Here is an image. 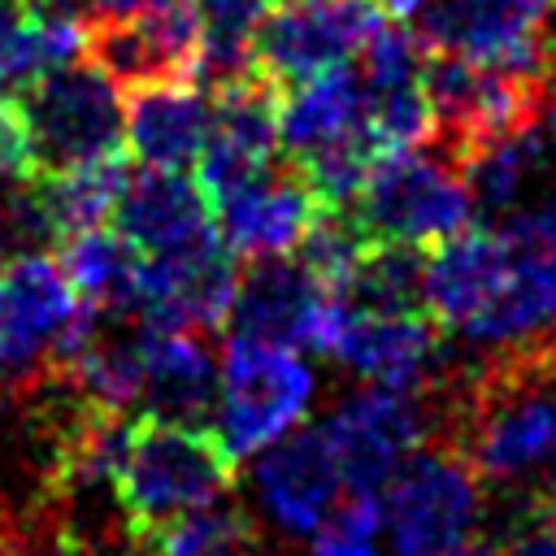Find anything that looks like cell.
I'll use <instances>...</instances> for the list:
<instances>
[{"label":"cell","instance_id":"cell-6","mask_svg":"<svg viewBox=\"0 0 556 556\" xmlns=\"http://www.w3.org/2000/svg\"><path fill=\"white\" fill-rule=\"evenodd\" d=\"M413 30L434 52L543 83L556 78V0H426Z\"/></svg>","mask_w":556,"mask_h":556},{"label":"cell","instance_id":"cell-24","mask_svg":"<svg viewBox=\"0 0 556 556\" xmlns=\"http://www.w3.org/2000/svg\"><path fill=\"white\" fill-rule=\"evenodd\" d=\"M421 269H426V248L369 243L356 256V265L343 274L334 295L352 313H426Z\"/></svg>","mask_w":556,"mask_h":556},{"label":"cell","instance_id":"cell-37","mask_svg":"<svg viewBox=\"0 0 556 556\" xmlns=\"http://www.w3.org/2000/svg\"><path fill=\"white\" fill-rule=\"evenodd\" d=\"M547 139H552V152H556V96H552V109H547Z\"/></svg>","mask_w":556,"mask_h":556},{"label":"cell","instance_id":"cell-30","mask_svg":"<svg viewBox=\"0 0 556 556\" xmlns=\"http://www.w3.org/2000/svg\"><path fill=\"white\" fill-rule=\"evenodd\" d=\"M22 9L39 30L56 35H87L96 17V0H22Z\"/></svg>","mask_w":556,"mask_h":556},{"label":"cell","instance_id":"cell-5","mask_svg":"<svg viewBox=\"0 0 556 556\" xmlns=\"http://www.w3.org/2000/svg\"><path fill=\"white\" fill-rule=\"evenodd\" d=\"M391 556H439L469 539L482 517V473L447 443L413 447L378 491Z\"/></svg>","mask_w":556,"mask_h":556},{"label":"cell","instance_id":"cell-25","mask_svg":"<svg viewBox=\"0 0 556 556\" xmlns=\"http://www.w3.org/2000/svg\"><path fill=\"white\" fill-rule=\"evenodd\" d=\"M126 156H109V161H91V165H74L61 174H30L43 200V213L56 230V239L104 226L122 200L126 187Z\"/></svg>","mask_w":556,"mask_h":556},{"label":"cell","instance_id":"cell-26","mask_svg":"<svg viewBox=\"0 0 556 556\" xmlns=\"http://www.w3.org/2000/svg\"><path fill=\"white\" fill-rule=\"evenodd\" d=\"M539 161H543V148H539L534 126L504 130V135L478 143L469 156H460V174L469 182L473 208L486 217L513 213L521 204L530 178L539 174Z\"/></svg>","mask_w":556,"mask_h":556},{"label":"cell","instance_id":"cell-28","mask_svg":"<svg viewBox=\"0 0 556 556\" xmlns=\"http://www.w3.org/2000/svg\"><path fill=\"white\" fill-rule=\"evenodd\" d=\"M308 556H382V504L378 495H348L313 530Z\"/></svg>","mask_w":556,"mask_h":556},{"label":"cell","instance_id":"cell-7","mask_svg":"<svg viewBox=\"0 0 556 556\" xmlns=\"http://www.w3.org/2000/svg\"><path fill=\"white\" fill-rule=\"evenodd\" d=\"M491 226L500 239V291L460 339L478 348H530L556 326V204L513 208Z\"/></svg>","mask_w":556,"mask_h":556},{"label":"cell","instance_id":"cell-35","mask_svg":"<svg viewBox=\"0 0 556 556\" xmlns=\"http://www.w3.org/2000/svg\"><path fill=\"white\" fill-rule=\"evenodd\" d=\"M382 4V13H391V17H413L426 0H378Z\"/></svg>","mask_w":556,"mask_h":556},{"label":"cell","instance_id":"cell-39","mask_svg":"<svg viewBox=\"0 0 556 556\" xmlns=\"http://www.w3.org/2000/svg\"><path fill=\"white\" fill-rule=\"evenodd\" d=\"M9 530H13V517H4V513H0V543L9 539Z\"/></svg>","mask_w":556,"mask_h":556},{"label":"cell","instance_id":"cell-17","mask_svg":"<svg viewBox=\"0 0 556 556\" xmlns=\"http://www.w3.org/2000/svg\"><path fill=\"white\" fill-rule=\"evenodd\" d=\"M113 222L139 248V256H165L217 230L213 204L200 178L191 182L182 169H152V165H139L135 174H126Z\"/></svg>","mask_w":556,"mask_h":556},{"label":"cell","instance_id":"cell-33","mask_svg":"<svg viewBox=\"0 0 556 556\" xmlns=\"http://www.w3.org/2000/svg\"><path fill=\"white\" fill-rule=\"evenodd\" d=\"M26 22H30V17H26L22 0H0V43H4V39H13Z\"/></svg>","mask_w":556,"mask_h":556},{"label":"cell","instance_id":"cell-32","mask_svg":"<svg viewBox=\"0 0 556 556\" xmlns=\"http://www.w3.org/2000/svg\"><path fill=\"white\" fill-rule=\"evenodd\" d=\"M165 4H178V0H96V17H130V13L165 9Z\"/></svg>","mask_w":556,"mask_h":556},{"label":"cell","instance_id":"cell-13","mask_svg":"<svg viewBox=\"0 0 556 556\" xmlns=\"http://www.w3.org/2000/svg\"><path fill=\"white\" fill-rule=\"evenodd\" d=\"M87 56L126 91L195 78L200 26L187 0L130 17H100L87 30Z\"/></svg>","mask_w":556,"mask_h":556},{"label":"cell","instance_id":"cell-36","mask_svg":"<svg viewBox=\"0 0 556 556\" xmlns=\"http://www.w3.org/2000/svg\"><path fill=\"white\" fill-rule=\"evenodd\" d=\"M539 513H543V517H547V521L556 526V482H552V486L543 491V500H539Z\"/></svg>","mask_w":556,"mask_h":556},{"label":"cell","instance_id":"cell-22","mask_svg":"<svg viewBox=\"0 0 556 556\" xmlns=\"http://www.w3.org/2000/svg\"><path fill=\"white\" fill-rule=\"evenodd\" d=\"M61 269L70 287L100 313H139V269L143 256L122 230H78L61 239Z\"/></svg>","mask_w":556,"mask_h":556},{"label":"cell","instance_id":"cell-4","mask_svg":"<svg viewBox=\"0 0 556 556\" xmlns=\"http://www.w3.org/2000/svg\"><path fill=\"white\" fill-rule=\"evenodd\" d=\"M313 391V369L295 348L230 334L217 361L213 434L235 460L256 456L304 421Z\"/></svg>","mask_w":556,"mask_h":556},{"label":"cell","instance_id":"cell-2","mask_svg":"<svg viewBox=\"0 0 556 556\" xmlns=\"http://www.w3.org/2000/svg\"><path fill=\"white\" fill-rule=\"evenodd\" d=\"M13 104L26 130L30 174L39 178L126 156V100L91 56L52 65Z\"/></svg>","mask_w":556,"mask_h":556},{"label":"cell","instance_id":"cell-31","mask_svg":"<svg viewBox=\"0 0 556 556\" xmlns=\"http://www.w3.org/2000/svg\"><path fill=\"white\" fill-rule=\"evenodd\" d=\"M504 556H556V526L539 513L534 521H526V526L508 539Z\"/></svg>","mask_w":556,"mask_h":556},{"label":"cell","instance_id":"cell-1","mask_svg":"<svg viewBox=\"0 0 556 556\" xmlns=\"http://www.w3.org/2000/svg\"><path fill=\"white\" fill-rule=\"evenodd\" d=\"M235 486V456L204 426H178L143 417L130 426L126 456L113 473L117 508L130 534L143 543L161 526L226 500Z\"/></svg>","mask_w":556,"mask_h":556},{"label":"cell","instance_id":"cell-18","mask_svg":"<svg viewBox=\"0 0 556 556\" xmlns=\"http://www.w3.org/2000/svg\"><path fill=\"white\" fill-rule=\"evenodd\" d=\"M213 130V100L195 78L135 87L126 100V156L152 169H191Z\"/></svg>","mask_w":556,"mask_h":556},{"label":"cell","instance_id":"cell-21","mask_svg":"<svg viewBox=\"0 0 556 556\" xmlns=\"http://www.w3.org/2000/svg\"><path fill=\"white\" fill-rule=\"evenodd\" d=\"M352 135H369L361 70L352 65H334L304 83H291L278 100V148L291 161H304Z\"/></svg>","mask_w":556,"mask_h":556},{"label":"cell","instance_id":"cell-41","mask_svg":"<svg viewBox=\"0 0 556 556\" xmlns=\"http://www.w3.org/2000/svg\"><path fill=\"white\" fill-rule=\"evenodd\" d=\"M269 4H295V0H269Z\"/></svg>","mask_w":556,"mask_h":556},{"label":"cell","instance_id":"cell-12","mask_svg":"<svg viewBox=\"0 0 556 556\" xmlns=\"http://www.w3.org/2000/svg\"><path fill=\"white\" fill-rule=\"evenodd\" d=\"M239 265L235 248L213 230L208 239L143 256L139 269V317L161 330H208L222 326L235 300Z\"/></svg>","mask_w":556,"mask_h":556},{"label":"cell","instance_id":"cell-10","mask_svg":"<svg viewBox=\"0 0 556 556\" xmlns=\"http://www.w3.org/2000/svg\"><path fill=\"white\" fill-rule=\"evenodd\" d=\"M339 317H343L339 295L300 256L274 252V256H252V265L239 269L226 326L230 334L326 356Z\"/></svg>","mask_w":556,"mask_h":556},{"label":"cell","instance_id":"cell-3","mask_svg":"<svg viewBox=\"0 0 556 556\" xmlns=\"http://www.w3.org/2000/svg\"><path fill=\"white\" fill-rule=\"evenodd\" d=\"M348 208L369 235V243L413 248H434L478 217L460 165L443 148L426 143L382 152Z\"/></svg>","mask_w":556,"mask_h":556},{"label":"cell","instance_id":"cell-29","mask_svg":"<svg viewBox=\"0 0 556 556\" xmlns=\"http://www.w3.org/2000/svg\"><path fill=\"white\" fill-rule=\"evenodd\" d=\"M0 556H91V547L65 521H26L9 530Z\"/></svg>","mask_w":556,"mask_h":556},{"label":"cell","instance_id":"cell-14","mask_svg":"<svg viewBox=\"0 0 556 556\" xmlns=\"http://www.w3.org/2000/svg\"><path fill=\"white\" fill-rule=\"evenodd\" d=\"M321 208L326 204L313 195L295 161H269L261 174L213 200V222L217 235L235 248V256H274L295 252Z\"/></svg>","mask_w":556,"mask_h":556},{"label":"cell","instance_id":"cell-23","mask_svg":"<svg viewBox=\"0 0 556 556\" xmlns=\"http://www.w3.org/2000/svg\"><path fill=\"white\" fill-rule=\"evenodd\" d=\"M200 26V87H230L256 70V35L269 17V0H187Z\"/></svg>","mask_w":556,"mask_h":556},{"label":"cell","instance_id":"cell-16","mask_svg":"<svg viewBox=\"0 0 556 556\" xmlns=\"http://www.w3.org/2000/svg\"><path fill=\"white\" fill-rule=\"evenodd\" d=\"M439 326L426 313H352L343 308L330 361L378 387H430L439 374Z\"/></svg>","mask_w":556,"mask_h":556},{"label":"cell","instance_id":"cell-42","mask_svg":"<svg viewBox=\"0 0 556 556\" xmlns=\"http://www.w3.org/2000/svg\"><path fill=\"white\" fill-rule=\"evenodd\" d=\"M552 456H556V439H552Z\"/></svg>","mask_w":556,"mask_h":556},{"label":"cell","instance_id":"cell-20","mask_svg":"<svg viewBox=\"0 0 556 556\" xmlns=\"http://www.w3.org/2000/svg\"><path fill=\"white\" fill-rule=\"evenodd\" d=\"M139 400L148 404V417L178 426H204L213 417L217 361L195 330H148Z\"/></svg>","mask_w":556,"mask_h":556},{"label":"cell","instance_id":"cell-34","mask_svg":"<svg viewBox=\"0 0 556 556\" xmlns=\"http://www.w3.org/2000/svg\"><path fill=\"white\" fill-rule=\"evenodd\" d=\"M439 556H504L491 539H460V543H452L447 552H439Z\"/></svg>","mask_w":556,"mask_h":556},{"label":"cell","instance_id":"cell-9","mask_svg":"<svg viewBox=\"0 0 556 556\" xmlns=\"http://www.w3.org/2000/svg\"><path fill=\"white\" fill-rule=\"evenodd\" d=\"M434 430V400L421 387H361L330 408L321 434L339 460L343 486L378 495L395 465Z\"/></svg>","mask_w":556,"mask_h":556},{"label":"cell","instance_id":"cell-27","mask_svg":"<svg viewBox=\"0 0 556 556\" xmlns=\"http://www.w3.org/2000/svg\"><path fill=\"white\" fill-rule=\"evenodd\" d=\"M143 547H152V556H256L261 539L239 504L213 500L148 534Z\"/></svg>","mask_w":556,"mask_h":556},{"label":"cell","instance_id":"cell-11","mask_svg":"<svg viewBox=\"0 0 556 556\" xmlns=\"http://www.w3.org/2000/svg\"><path fill=\"white\" fill-rule=\"evenodd\" d=\"M382 26L378 0H295L261 22L256 35V70L278 83H304L321 70L348 65L369 35Z\"/></svg>","mask_w":556,"mask_h":556},{"label":"cell","instance_id":"cell-40","mask_svg":"<svg viewBox=\"0 0 556 556\" xmlns=\"http://www.w3.org/2000/svg\"><path fill=\"white\" fill-rule=\"evenodd\" d=\"M547 343H552V352H556V326H552V334H547Z\"/></svg>","mask_w":556,"mask_h":556},{"label":"cell","instance_id":"cell-38","mask_svg":"<svg viewBox=\"0 0 556 556\" xmlns=\"http://www.w3.org/2000/svg\"><path fill=\"white\" fill-rule=\"evenodd\" d=\"M9 191H13V182H4V178H0V226H4V208H9Z\"/></svg>","mask_w":556,"mask_h":556},{"label":"cell","instance_id":"cell-8","mask_svg":"<svg viewBox=\"0 0 556 556\" xmlns=\"http://www.w3.org/2000/svg\"><path fill=\"white\" fill-rule=\"evenodd\" d=\"M91 304L52 252H13L0 265V382L26 387L70 348Z\"/></svg>","mask_w":556,"mask_h":556},{"label":"cell","instance_id":"cell-19","mask_svg":"<svg viewBox=\"0 0 556 556\" xmlns=\"http://www.w3.org/2000/svg\"><path fill=\"white\" fill-rule=\"evenodd\" d=\"M426 313L439 330H469L500 291V239L495 226H465L426 252L421 269Z\"/></svg>","mask_w":556,"mask_h":556},{"label":"cell","instance_id":"cell-15","mask_svg":"<svg viewBox=\"0 0 556 556\" xmlns=\"http://www.w3.org/2000/svg\"><path fill=\"white\" fill-rule=\"evenodd\" d=\"M252 491L269 526H278L282 534H313L343 491V473L321 426L291 430L269 443L256 456Z\"/></svg>","mask_w":556,"mask_h":556}]
</instances>
